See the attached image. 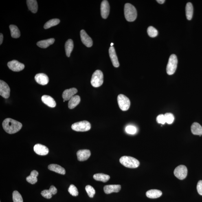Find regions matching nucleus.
Here are the masks:
<instances>
[{
	"label": "nucleus",
	"mask_w": 202,
	"mask_h": 202,
	"mask_svg": "<svg viewBox=\"0 0 202 202\" xmlns=\"http://www.w3.org/2000/svg\"><path fill=\"white\" fill-rule=\"evenodd\" d=\"M2 126L3 129L7 133L12 134L19 131L22 127V124L18 121L8 118L3 121Z\"/></svg>",
	"instance_id": "nucleus-1"
},
{
	"label": "nucleus",
	"mask_w": 202,
	"mask_h": 202,
	"mask_svg": "<svg viewBox=\"0 0 202 202\" xmlns=\"http://www.w3.org/2000/svg\"><path fill=\"white\" fill-rule=\"evenodd\" d=\"M124 15L126 20L133 22L136 19L137 12L135 7L129 3H126L124 6Z\"/></svg>",
	"instance_id": "nucleus-2"
},
{
	"label": "nucleus",
	"mask_w": 202,
	"mask_h": 202,
	"mask_svg": "<svg viewBox=\"0 0 202 202\" xmlns=\"http://www.w3.org/2000/svg\"><path fill=\"white\" fill-rule=\"evenodd\" d=\"M120 163L127 168H135L139 166L140 162L136 159L129 156H124L120 158Z\"/></svg>",
	"instance_id": "nucleus-3"
},
{
	"label": "nucleus",
	"mask_w": 202,
	"mask_h": 202,
	"mask_svg": "<svg viewBox=\"0 0 202 202\" xmlns=\"http://www.w3.org/2000/svg\"><path fill=\"white\" fill-rule=\"evenodd\" d=\"M103 75L102 71L96 70L92 76L91 83L93 87L95 88L100 87L103 84Z\"/></svg>",
	"instance_id": "nucleus-4"
},
{
	"label": "nucleus",
	"mask_w": 202,
	"mask_h": 202,
	"mask_svg": "<svg viewBox=\"0 0 202 202\" xmlns=\"http://www.w3.org/2000/svg\"><path fill=\"white\" fill-rule=\"evenodd\" d=\"M178 60L175 54L171 55L167 65L166 71L168 75H172L175 73L177 69Z\"/></svg>",
	"instance_id": "nucleus-5"
},
{
	"label": "nucleus",
	"mask_w": 202,
	"mask_h": 202,
	"mask_svg": "<svg viewBox=\"0 0 202 202\" xmlns=\"http://www.w3.org/2000/svg\"><path fill=\"white\" fill-rule=\"evenodd\" d=\"M71 127L75 131L85 132L89 131L91 129V126L89 122L84 121L75 123L72 125Z\"/></svg>",
	"instance_id": "nucleus-6"
},
{
	"label": "nucleus",
	"mask_w": 202,
	"mask_h": 202,
	"mask_svg": "<svg viewBox=\"0 0 202 202\" xmlns=\"http://www.w3.org/2000/svg\"><path fill=\"white\" fill-rule=\"evenodd\" d=\"M117 102L119 108L122 111H126L129 109L130 102L129 99L123 94H120L117 98Z\"/></svg>",
	"instance_id": "nucleus-7"
},
{
	"label": "nucleus",
	"mask_w": 202,
	"mask_h": 202,
	"mask_svg": "<svg viewBox=\"0 0 202 202\" xmlns=\"http://www.w3.org/2000/svg\"><path fill=\"white\" fill-rule=\"evenodd\" d=\"M174 173L178 179L183 180L186 177L188 174V169L184 165H180L175 169Z\"/></svg>",
	"instance_id": "nucleus-8"
},
{
	"label": "nucleus",
	"mask_w": 202,
	"mask_h": 202,
	"mask_svg": "<svg viewBox=\"0 0 202 202\" xmlns=\"http://www.w3.org/2000/svg\"><path fill=\"white\" fill-rule=\"evenodd\" d=\"M10 89L8 85L4 81L0 80V95L5 99L10 96Z\"/></svg>",
	"instance_id": "nucleus-9"
},
{
	"label": "nucleus",
	"mask_w": 202,
	"mask_h": 202,
	"mask_svg": "<svg viewBox=\"0 0 202 202\" xmlns=\"http://www.w3.org/2000/svg\"><path fill=\"white\" fill-rule=\"evenodd\" d=\"M7 65L9 69L14 71H22L25 68V67L23 64L20 63L16 60L9 62Z\"/></svg>",
	"instance_id": "nucleus-10"
},
{
	"label": "nucleus",
	"mask_w": 202,
	"mask_h": 202,
	"mask_svg": "<svg viewBox=\"0 0 202 202\" xmlns=\"http://www.w3.org/2000/svg\"><path fill=\"white\" fill-rule=\"evenodd\" d=\"M80 36L82 43L86 47H91L92 46L93 40L85 30H82L80 31Z\"/></svg>",
	"instance_id": "nucleus-11"
},
{
	"label": "nucleus",
	"mask_w": 202,
	"mask_h": 202,
	"mask_svg": "<svg viewBox=\"0 0 202 202\" xmlns=\"http://www.w3.org/2000/svg\"><path fill=\"white\" fill-rule=\"evenodd\" d=\"M101 14L104 19H106L109 16L110 12V6L108 1L104 0L101 4Z\"/></svg>",
	"instance_id": "nucleus-12"
},
{
	"label": "nucleus",
	"mask_w": 202,
	"mask_h": 202,
	"mask_svg": "<svg viewBox=\"0 0 202 202\" xmlns=\"http://www.w3.org/2000/svg\"><path fill=\"white\" fill-rule=\"evenodd\" d=\"M35 80L39 84L42 85H47L48 83L49 79L47 75L43 73H38L34 77Z\"/></svg>",
	"instance_id": "nucleus-13"
},
{
	"label": "nucleus",
	"mask_w": 202,
	"mask_h": 202,
	"mask_svg": "<svg viewBox=\"0 0 202 202\" xmlns=\"http://www.w3.org/2000/svg\"><path fill=\"white\" fill-rule=\"evenodd\" d=\"M34 149V152L40 155H47L49 152L48 149L46 146L40 144L35 145Z\"/></svg>",
	"instance_id": "nucleus-14"
},
{
	"label": "nucleus",
	"mask_w": 202,
	"mask_h": 202,
	"mask_svg": "<svg viewBox=\"0 0 202 202\" xmlns=\"http://www.w3.org/2000/svg\"><path fill=\"white\" fill-rule=\"evenodd\" d=\"M77 92H78V90L76 88H75L66 90L64 91L63 94H62V97H63L64 100L63 102H65V101L70 100L75 94H76Z\"/></svg>",
	"instance_id": "nucleus-15"
},
{
	"label": "nucleus",
	"mask_w": 202,
	"mask_h": 202,
	"mask_svg": "<svg viewBox=\"0 0 202 202\" xmlns=\"http://www.w3.org/2000/svg\"><path fill=\"white\" fill-rule=\"evenodd\" d=\"M91 152L88 149L80 150L77 152L78 160L84 161L87 160L90 157Z\"/></svg>",
	"instance_id": "nucleus-16"
},
{
	"label": "nucleus",
	"mask_w": 202,
	"mask_h": 202,
	"mask_svg": "<svg viewBox=\"0 0 202 202\" xmlns=\"http://www.w3.org/2000/svg\"><path fill=\"white\" fill-rule=\"evenodd\" d=\"M109 54L110 58L111 59L112 63L115 67H118L119 66V63L117 59L116 53L114 48L111 46L109 49Z\"/></svg>",
	"instance_id": "nucleus-17"
},
{
	"label": "nucleus",
	"mask_w": 202,
	"mask_h": 202,
	"mask_svg": "<svg viewBox=\"0 0 202 202\" xmlns=\"http://www.w3.org/2000/svg\"><path fill=\"white\" fill-rule=\"evenodd\" d=\"M104 192L106 194H110L113 192H118L121 190V186L119 185H106L103 188Z\"/></svg>",
	"instance_id": "nucleus-18"
},
{
	"label": "nucleus",
	"mask_w": 202,
	"mask_h": 202,
	"mask_svg": "<svg viewBox=\"0 0 202 202\" xmlns=\"http://www.w3.org/2000/svg\"><path fill=\"white\" fill-rule=\"evenodd\" d=\"M57 192V190L54 186H51L49 190H44L42 191L41 194L44 197L47 199H50L53 195L56 194Z\"/></svg>",
	"instance_id": "nucleus-19"
},
{
	"label": "nucleus",
	"mask_w": 202,
	"mask_h": 202,
	"mask_svg": "<svg viewBox=\"0 0 202 202\" xmlns=\"http://www.w3.org/2000/svg\"><path fill=\"white\" fill-rule=\"evenodd\" d=\"M41 100L44 103L49 107L54 108L56 106V102L54 99L49 95H43L42 97Z\"/></svg>",
	"instance_id": "nucleus-20"
},
{
	"label": "nucleus",
	"mask_w": 202,
	"mask_h": 202,
	"mask_svg": "<svg viewBox=\"0 0 202 202\" xmlns=\"http://www.w3.org/2000/svg\"><path fill=\"white\" fill-rule=\"evenodd\" d=\"M55 40L54 38H50L46 40H40V41L38 42L37 45L41 48H46L50 45L53 44L54 43Z\"/></svg>",
	"instance_id": "nucleus-21"
},
{
	"label": "nucleus",
	"mask_w": 202,
	"mask_h": 202,
	"mask_svg": "<svg viewBox=\"0 0 202 202\" xmlns=\"http://www.w3.org/2000/svg\"><path fill=\"white\" fill-rule=\"evenodd\" d=\"M48 168L49 170L58 174L64 175L66 173L65 168L57 164H51L49 165Z\"/></svg>",
	"instance_id": "nucleus-22"
},
{
	"label": "nucleus",
	"mask_w": 202,
	"mask_h": 202,
	"mask_svg": "<svg viewBox=\"0 0 202 202\" xmlns=\"http://www.w3.org/2000/svg\"><path fill=\"white\" fill-rule=\"evenodd\" d=\"M191 130L193 135H202V126L197 122H194L191 126Z\"/></svg>",
	"instance_id": "nucleus-23"
},
{
	"label": "nucleus",
	"mask_w": 202,
	"mask_h": 202,
	"mask_svg": "<svg viewBox=\"0 0 202 202\" xmlns=\"http://www.w3.org/2000/svg\"><path fill=\"white\" fill-rule=\"evenodd\" d=\"M162 195L161 191L157 190H151L148 191L146 193L147 197L152 199H155L160 197Z\"/></svg>",
	"instance_id": "nucleus-24"
},
{
	"label": "nucleus",
	"mask_w": 202,
	"mask_h": 202,
	"mask_svg": "<svg viewBox=\"0 0 202 202\" xmlns=\"http://www.w3.org/2000/svg\"><path fill=\"white\" fill-rule=\"evenodd\" d=\"M80 97L78 95H75L73 96L68 103V107L70 109H73L76 107L80 103Z\"/></svg>",
	"instance_id": "nucleus-25"
},
{
	"label": "nucleus",
	"mask_w": 202,
	"mask_h": 202,
	"mask_svg": "<svg viewBox=\"0 0 202 202\" xmlns=\"http://www.w3.org/2000/svg\"><path fill=\"white\" fill-rule=\"evenodd\" d=\"M26 2L29 10L34 13H36L38 10L37 2L36 0H27Z\"/></svg>",
	"instance_id": "nucleus-26"
},
{
	"label": "nucleus",
	"mask_w": 202,
	"mask_h": 202,
	"mask_svg": "<svg viewBox=\"0 0 202 202\" xmlns=\"http://www.w3.org/2000/svg\"><path fill=\"white\" fill-rule=\"evenodd\" d=\"M38 172L36 170H33L30 175L26 177V181L31 184H34L38 181L37 176Z\"/></svg>",
	"instance_id": "nucleus-27"
},
{
	"label": "nucleus",
	"mask_w": 202,
	"mask_h": 202,
	"mask_svg": "<svg viewBox=\"0 0 202 202\" xmlns=\"http://www.w3.org/2000/svg\"><path fill=\"white\" fill-rule=\"evenodd\" d=\"M74 47L73 42L71 39H69L67 40L65 43V48L66 55L67 57L71 56V53Z\"/></svg>",
	"instance_id": "nucleus-28"
},
{
	"label": "nucleus",
	"mask_w": 202,
	"mask_h": 202,
	"mask_svg": "<svg viewBox=\"0 0 202 202\" xmlns=\"http://www.w3.org/2000/svg\"><path fill=\"white\" fill-rule=\"evenodd\" d=\"M93 178L97 181H101L103 182H106L110 179L109 175L103 173H97L93 176Z\"/></svg>",
	"instance_id": "nucleus-29"
},
{
	"label": "nucleus",
	"mask_w": 202,
	"mask_h": 202,
	"mask_svg": "<svg viewBox=\"0 0 202 202\" xmlns=\"http://www.w3.org/2000/svg\"><path fill=\"white\" fill-rule=\"evenodd\" d=\"M193 7L192 3L188 2L186 6V14L187 19L190 20L192 19L193 14Z\"/></svg>",
	"instance_id": "nucleus-30"
},
{
	"label": "nucleus",
	"mask_w": 202,
	"mask_h": 202,
	"mask_svg": "<svg viewBox=\"0 0 202 202\" xmlns=\"http://www.w3.org/2000/svg\"><path fill=\"white\" fill-rule=\"evenodd\" d=\"M11 36L14 38H18L20 36V32L18 27L14 25H11L10 26Z\"/></svg>",
	"instance_id": "nucleus-31"
},
{
	"label": "nucleus",
	"mask_w": 202,
	"mask_h": 202,
	"mask_svg": "<svg viewBox=\"0 0 202 202\" xmlns=\"http://www.w3.org/2000/svg\"><path fill=\"white\" fill-rule=\"evenodd\" d=\"M60 22V20L57 19V18L49 20V21L46 23L44 25V28L45 29L50 28L51 27L58 25V24H59Z\"/></svg>",
	"instance_id": "nucleus-32"
},
{
	"label": "nucleus",
	"mask_w": 202,
	"mask_h": 202,
	"mask_svg": "<svg viewBox=\"0 0 202 202\" xmlns=\"http://www.w3.org/2000/svg\"><path fill=\"white\" fill-rule=\"evenodd\" d=\"M12 199L14 202H23V199L21 195L16 191L13 192Z\"/></svg>",
	"instance_id": "nucleus-33"
},
{
	"label": "nucleus",
	"mask_w": 202,
	"mask_h": 202,
	"mask_svg": "<svg viewBox=\"0 0 202 202\" xmlns=\"http://www.w3.org/2000/svg\"><path fill=\"white\" fill-rule=\"evenodd\" d=\"M147 32L149 36L151 38H155L158 35V30L153 26H150L148 27Z\"/></svg>",
	"instance_id": "nucleus-34"
},
{
	"label": "nucleus",
	"mask_w": 202,
	"mask_h": 202,
	"mask_svg": "<svg viewBox=\"0 0 202 202\" xmlns=\"http://www.w3.org/2000/svg\"><path fill=\"white\" fill-rule=\"evenodd\" d=\"M85 190L90 198H93L95 193V190L90 185H88L85 187Z\"/></svg>",
	"instance_id": "nucleus-35"
},
{
	"label": "nucleus",
	"mask_w": 202,
	"mask_h": 202,
	"mask_svg": "<svg viewBox=\"0 0 202 202\" xmlns=\"http://www.w3.org/2000/svg\"><path fill=\"white\" fill-rule=\"evenodd\" d=\"M68 192L71 195L76 196L78 195L79 193L76 187L73 185H71L68 189Z\"/></svg>",
	"instance_id": "nucleus-36"
},
{
	"label": "nucleus",
	"mask_w": 202,
	"mask_h": 202,
	"mask_svg": "<svg viewBox=\"0 0 202 202\" xmlns=\"http://www.w3.org/2000/svg\"><path fill=\"white\" fill-rule=\"evenodd\" d=\"M166 122L169 124H172L173 122L174 117L173 114L170 113H167L164 115Z\"/></svg>",
	"instance_id": "nucleus-37"
},
{
	"label": "nucleus",
	"mask_w": 202,
	"mask_h": 202,
	"mask_svg": "<svg viewBox=\"0 0 202 202\" xmlns=\"http://www.w3.org/2000/svg\"><path fill=\"white\" fill-rule=\"evenodd\" d=\"M126 131L128 134L134 135L137 132V129L135 126H128L126 128Z\"/></svg>",
	"instance_id": "nucleus-38"
},
{
	"label": "nucleus",
	"mask_w": 202,
	"mask_h": 202,
	"mask_svg": "<svg viewBox=\"0 0 202 202\" xmlns=\"http://www.w3.org/2000/svg\"><path fill=\"white\" fill-rule=\"evenodd\" d=\"M157 121L158 123L164 124L166 123V119L164 115L161 114L158 116Z\"/></svg>",
	"instance_id": "nucleus-39"
},
{
	"label": "nucleus",
	"mask_w": 202,
	"mask_h": 202,
	"mask_svg": "<svg viewBox=\"0 0 202 202\" xmlns=\"http://www.w3.org/2000/svg\"><path fill=\"white\" fill-rule=\"evenodd\" d=\"M196 188L198 194L200 195H202V181H200L198 182Z\"/></svg>",
	"instance_id": "nucleus-40"
},
{
	"label": "nucleus",
	"mask_w": 202,
	"mask_h": 202,
	"mask_svg": "<svg viewBox=\"0 0 202 202\" xmlns=\"http://www.w3.org/2000/svg\"><path fill=\"white\" fill-rule=\"evenodd\" d=\"M3 34H1L0 35V45H1L3 43Z\"/></svg>",
	"instance_id": "nucleus-41"
},
{
	"label": "nucleus",
	"mask_w": 202,
	"mask_h": 202,
	"mask_svg": "<svg viewBox=\"0 0 202 202\" xmlns=\"http://www.w3.org/2000/svg\"><path fill=\"white\" fill-rule=\"evenodd\" d=\"M157 2L159 3V4H162L165 2V0H157L156 1Z\"/></svg>",
	"instance_id": "nucleus-42"
},
{
	"label": "nucleus",
	"mask_w": 202,
	"mask_h": 202,
	"mask_svg": "<svg viewBox=\"0 0 202 202\" xmlns=\"http://www.w3.org/2000/svg\"><path fill=\"white\" fill-rule=\"evenodd\" d=\"M113 43H112L111 44V46H113Z\"/></svg>",
	"instance_id": "nucleus-43"
}]
</instances>
